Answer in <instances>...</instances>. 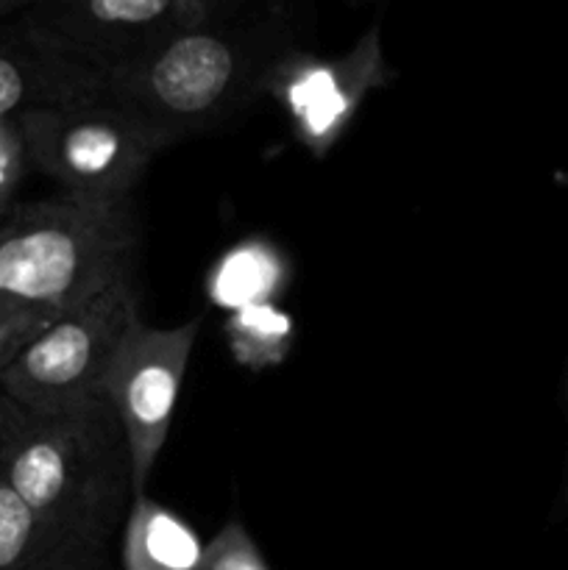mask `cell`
Here are the masks:
<instances>
[{
  "instance_id": "1",
  "label": "cell",
  "mask_w": 568,
  "mask_h": 570,
  "mask_svg": "<svg viewBox=\"0 0 568 570\" xmlns=\"http://www.w3.org/2000/svg\"><path fill=\"white\" fill-rule=\"evenodd\" d=\"M139 223L131 200L20 204L0 223V367L72 309L134 278Z\"/></svg>"
},
{
  "instance_id": "2",
  "label": "cell",
  "mask_w": 568,
  "mask_h": 570,
  "mask_svg": "<svg viewBox=\"0 0 568 570\" xmlns=\"http://www.w3.org/2000/svg\"><path fill=\"white\" fill-rule=\"evenodd\" d=\"M295 48L301 45L284 6L248 3L239 14L167 39L106 76V98L170 148L223 126L259 100L273 67Z\"/></svg>"
},
{
  "instance_id": "3",
  "label": "cell",
  "mask_w": 568,
  "mask_h": 570,
  "mask_svg": "<svg viewBox=\"0 0 568 570\" xmlns=\"http://www.w3.org/2000/svg\"><path fill=\"white\" fill-rule=\"evenodd\" d=\"M0 476L53 532L109 538L131 507V454L109 395L39 415L0 395Z\"/></svg>"
},
{
  "instance_id": "4",
  "label": "cell",
  "mask_w": 568,
  "mask_h": 570,
  "mask_svg": "<svg viewBox=\"0 0 568 570\" xmlns=\"http://www.w3.org/2000/svg\"><path fill=\"white\" fill-rule=\"evenodd\" d=\"M139 315L134 278L50 323L0 367V395L39 415L104 399L111 367Z\"/></svg>"
},
{
  "instance_id": "5",
  "label": "cell",
  "mask_w": 568,
  "mask_h": 570,
  "mask_svg": "<svg viewBox=\"0 0 568 570\" xmlns=\"http://www.w3.org/2000/svg\"><path fill=\"white\" fill-rule=\"evenodd\" d=\"M33 170L87 200H131V193L165 142L143 120L100 98L92 104L42 109L20 117Z\"/></svg>"
},
{
  "instance_id": "6",
  "label": "cell",
  "mask_w": 568,
  "mask_h": 570,
  "mask_svg": "<svg viewBox=\"0 0 568 570\" xmlns=\"http://www.w3.org/2000/svg\"><path fill=\"white\" fill-rule=\"evenodd\" d=\"M245 6V0H50L26 3L14 17L39 42L106 78L167 39L228 20Z\"/></svg>"
},
{
  "instance_id": "7",
  "label": "cell",
  "mask_w": 568,
  "mask_h": 570,
  "mask_svg": "<svg viewBox=\"0 0 568 570\" xmlns=\"http://www.w3.org/2000/svg\"><path fill=\"white\" fill-rule=\"evenodd\" d=\"M200 323V317H193L178 326L156 328L137 321L111 367L106 395L115 404L128 440L134 495L148 493L154 468L170 434Z\"/></svg>"
},
{
  "instance_id": "8",
  "label": "cell",
  "mask_w": 568,
  "mask_h": 570,
  "mask_svg": "<svg viewBox=\"0 0 568 570\" xmlns=\"http://www.w3.org/2000/svg\"><path fill=\"white\" fill-rule=\"evenodd\" d=\"M393 81L395 72L382 50V28L371 26L340 56L326 59L301 48L290 50L273 67L265 95L282 106L295 139L321 159L343 139L368 95Z\"/></svg>"
},
{
  "instance_id": "9",
  "label": "cell",
  "mask_w": 568,
  "mask_h": 570,
  "mask_svg": "<svg viewBox=\"0 0 568 570\" xmlns=\"http://www.w3.org/2000/svg\"><path fill=\"white\" fill-rule=\"evenodd\" d=\"M106 98V78L39 42L20 22H0V131L42 109Z\"/></svg>"
},
{
  "instance_id": "10",
  "label": "cell",
  "mask_w": 568,
  "mask_h": 570,
  "mask_svg": "<svg viewBox=\"0 0 568 570\" xmlns=\"http://www.w3.org/2000/svg\"><path fill=\"white\" fill-rule=\"evenodd\" d=\"M204 543L170 507L134 495L123 521L120 570H200Z\"/></svg>"
},
{
  "instance_id": "11",
  "label": "cell",
  "mask_w": 568,
  "mask_h": 570,
  "mask_svg": "<svg viewBox=\"0 0 568 570\" xmlns=\"http://www.w3.org/2000/svg\"><path fill=\"white\" fill-rule=\"evenodd\" d=\"M290 265L282 248L254 237L232 245L206 276V298L228 315L245 306L273 304L287 287Z\"/></svg>"
},
{
  "instance_id": "12",
  "label": "cell",
  "mask_w": 568,
  "mask_h": 570,
  "mask_svg": "<svg viewBox=\"0 0 568 570\" xmlns=\"http://www.w3.org/2000/svg\"><path fill=\"white\" fill-rule=\"evenodd\" d=\"M72 540L37 518V512L0 476V570H37Z\"/></svg>"
},
{
  "instance_id": "13",
  "label": "cell",
  "mask_w": 568,
  "mask_h": 570,
  "mask_svg": "<svg viewBox=\"0 0 568 570\" xmlns=\"http://www.w3.org/2000/svg\"><path fill=\"white\" fill-rule=\"evenodd\" d=\"M293 317L273 301V304L245 306L226 317V340L234 360L245 367H273L287 360L293 345Z\"/></svg>"
},
{
  "instance_id": "14",
  "label": "cell",
  "mask_w": 568,
  "mask_h": 570,
  "mask_svg": "<svg viewBox=\"0 0 568 570\" xmlns=\"http://www.w3.org/2000/svg\"><path fill=\"white\" fill-rule=\"evenodd\" d=\"M200 570H271V566L245 523L239 518H228L215 538L204 543Z\"/></svg>"
},
{
  "instance_id": "15",
  "label": "cell",
  "mask_w": 568,
  "mask_h": 570,
  "mask_svg": "<svg viewBox=\"0 0 568 570\" xmlns=\"http://www.w3.org/2000/svg\"><path fill=\"white\" fill-rule=\"evenodd\" d=\"M28 167L31 161H28L26 142H22L20 122H11L9 128L0 131V223L9 220L20 206L17 195H20Z\"/></svg>"
},
{
  "instance_id": "16",
  "label": "cell",
  "mask_w": 568,
  "mask_h": 570,
  "mask_svg": "<svg viewBox=\"0 0 568 570\" xmlns=\"http://www.w3.org/2000/svg\"><path fill=\"white\" fill-rule=\"evenodd\" d=\"M111 543L109 538H72L37 570H117Z\"/></svg>"
},
{
  "instance_id": "17",
  "label": "cell",
  "mask_w": 568,
  "mask_h": 570,
  "mask_svg": "<svg viewBox=\"0 0 568 570\" xmlns=\"http://www.w3.org/2000/svg\"><path fill=\"white\" fill-rule=\"evenodd\" d=\"M22 0H0V22L6 20V17H11V14H17V11L22 9Z\"/></svg>"
},
{
  "instance_id": "18",
  "label": "cell",
  "mask_w": 568,
  "mask_h": 570,
  "mask_svg": "<svg viewBox=\"0 0 568 570\" xmlns=\"http://www.w3.org/2000/svg\"><path fill=\"white\" fill-rule=\"evenodd\" d=\"M566 401H568V371H566Z\"/></svg>"
}]
</instances>
